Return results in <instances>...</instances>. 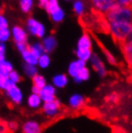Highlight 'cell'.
Wrapping results in <instances>:
<instances>
[{"label":"cell","mask_w":132,"mask_h":133,"mask_svg":"<svg viewBox=\"0 0 132 133\" xmlns=\"http://www.w3.org/2000/svg\"><path fill=\"white\" fill-rule=\"evenodd\" d=\"M13 35L15 38V41H17V43H25L26 42V33L23 30L21 27L15 26L13 29Z\"/></svg>","instance_id":"obj_17"},{"label":"cell","mask_w":132,"mask_h":133,"mask_svg":"<svg viewBox=\"0 0 132 133\" xmlns=\"http://www.w3.org/2000/svg\"><path fill=\"white\" fill-rule=\"evenodd\" d=\"M61 109V103L58 99H54L50 102H45L43 106V113L48 117H54L58 115Z\"/></svg>","instance_id":"obj_4"},{"label":"cell","mask_w":132,"mask_h":133,"mask_svg":"<svg viewBox=\"0 0 132 133\" xmlns=\"http://www.w3.org/2000/svg\"><path fill=\"white\" fill-rule=\"evenodd\" d=\"M42 44H43V49H44V52L48 53V52H51V51H53V50L56 48L57 41L53 36H48L43 40Z\"/></svg>","instance_id":"obj_14"},{"label":"cell","mask_w":132,"mask_h":133,"mask_svg":"<svg viewBox=\"0 0 132 133\" xmlns=\"http://www.w3.org/2000/svg\"><path fill=\"white\" fill-rule=\"evenodd\" d=\"M107 100L110 101V102H114V101H116V100H117V96H116V94H111V95H109V96L107 97Z\"/></svg>","instance_id":"obj_36"},{"label":"cell","mask_w":132,"mask_h":133,"mask_svg":"<svg viewBox=\"0 0 132 133\" xmlns=\"http://www.w3.org/2000/svg\"><path fill=\"white\" fill-rule=\"evenodd\" d=\"M85 104V97L81 94H73L69 98V105L72 109H80Z\"/></svg>","instance_id":"obj_11"},{"label":"cell","mask_w":132,"mask_h":133,"mask_svg":"<svg viewBox=\"0 0 132 133\" xmlns=\"http://www.w3.org/2000/svg\"><path fill=\"white\" fill-rule=\"evenodd\" d=\"M0 133H3V132H1V131H0Z\"/></svg>","instance_id":"obj_40"},{"label":"cell","mask_w":132,"mask_h":133,"mask_svg":"<svg viewBox=\"0 0 132 133\" xmlns=\"http://www.w3.org/2000/svg\"><path fill=\"white\" fill-rule=\"evenodd\" d=\"M116 2L121 7H130V4L132 3V1H130V0H119Z\"/></svg>","instance_id":"obj_32"},{"label":"cell","mask_w":132,"mask_h":133,"mask_svg":"<svg viewBox=\"0 0 132 133\" xmlns=\"http://www.w3.org/2000/svg\"><path fill=\"white\" fill-rule=\"evenodd\" d=\"M55 95H56V90L52 85H45L40 92V97L41 99L45 102H50L52 100L56 99L55 98Z\"/></svg>","instance_id":"obj_6"},{"label":"cell","mask_w":132,"mask_h":133,"mask_svg":"<svg viewBox=\"0 0 132 133\" xmlns=\"http://www.w3.org/2000/svg\"><path fill=\"white\" fill-rule=\"evenodd\" d=\"M108 25L112 36L119 42L127 40L132 30V23L130 22H109Z\"/></svg>","instance_id":"obj_2"},{"label":"cell","mask_w":132,"mask_h":133,"mask_svg":"<svg viewBox=\"0 0 132 133\" xmlns=\"http://www.w3.org/2000/svg\"><path fill=\"white\" fill-rule=\"evenodd\" d=\"M0 13H1V8H0Z\"/></svg>","instance_id":"obj_39"},{"label":"cell","mask_w":132,"mask_h":133,"mask_svg":"<svg viewBox=\"0 0 132 133\" xmlns=\"http://www.w3.org/2000/svg\"><path fill=\"white\" fill-rule=\"evenodd\" d=\"M33 6V1L31 0H22L20 1V8L24 13H28Z\"/></svg>","instance_id":"obj_25"},{"label":"cell","mask_w":132,"mask_h":133,"mask_svg":"<svg viewBox=\"0 0 132 133\" xmlns=\"http://www.w3.org/2000/svg\"><path fill=\"white\" fill-rule=\"evenodd\" d=\"M9 35H10V32L8 29H0V41L1 42H5L9 39Z\"/></svg>","instance_id":"obj_29"},{"label":"cell","mask_w":132,"mask_h":133,"mask_svg":"<svg viewBox=\"0 0 132 133\" xmlns=\"http://www.w3.org/2000/svg\"><path fill=\"white\" fill-rule=\"evenodd\" d=\"M8 78H9V80H10L11 82H13L14 84L17 83V82L20 80V77H19V75L17 74V72H16V71H13V70L9 73V76H8Z\"/></svg>","instance_id":"obj_28"},{"label":"cell","mask_w":132,"mask_h":133,"mask_svg":"<svg viewBox=\"0 0 132 133\" xmlns=\"http://www.w3.org/2000/svg\"><path fill=\"white\" fill-rule=\"evenodd\" d=\"M5 90L8 92L9 96L13 99L14 102L19 103L21 101V93H20V90L16 86V84L11 82L10 80H8L6 86H5Z\"/></svg>","instance_id":"obj_7"},{"label":"cell","mask_w":132,"mask_h":133,"mask_svg":"<svg viewBox=\"0 0 132 133\" xmlns=\"http://www.w3.org/2000/svg\"><path fill=\"white\" fill-rule=\"evenodd\" d=\"M52 82L55 87L62 89V88H65L68 85V83H69V78H68V76H67L66 74L59 73V74H56L55 76L53 77Z\"/></svg>","instance_id":"obj_15"},{"label":"cell","mask_w":132,"mask_h":133,"mask_svg":"<svg viewBox=\"0 0 132 133\" xmlns=\"http://www.w3.org/2000/svg\"><path fill=\"white\" fill-rule=\"evenodd\" d=\"M24 70H25V72L29 75V76H35L37 75V69L36 66H32V65H28L26 64L25 65V68H24Z\"/></svg>","instance_id":"obj_27"},{"label":"cell","mask_w":132,"mask_h":133,"mask_svg":"<svg viewBox=\"0 0 132 133\" xmlns=\"http://www.w3.org/2000/svg\"><path fill=\"white\" fill-rule=\"evenodd\" d=\"M41 97L39 95H31L29 97V99H28V104H29V106L31 108H37V107H39L41 105Z\"/></svg>","instance_id":"obj_22"},{"label":"cell","mask_w":132,"mask_h":133,"mask_svg":"<svg viewBox=\"0 0 132 133\" xmlns=\"http://www.w3.org/2000/svg\"><path fill=\"white\" fill-rule=\"evenodd\" d=\"M4 53H5V46L4 44H0V68L2 66L4 63H5V60H4Z\"/></svg>","instance_id":"obj_31"},{"label":"cell","mask_w":132,"mask_h":133,"mask_svg":"<svg viewBox=\"0 0 132 133\" xmlns=\"http://www.w3.org/2000/svg\"><path fill=\"white\" fill-rule=\"evenodd\" d=\"M90 63H91L93 70L96 71V74H98V76H105L106 73H107V69H106L103 61L100 59V57L98 55H96V53H93L92 57L90 59Z\"/></svg>","instance_id":"obj_3"},{"label":"cell","mask_w":132,"mask_h":133,"mask_svg":"<svg viewBox=\"0 0 132 133\" xmlns=\"http://www.w3.org/2000/svg\"><path fill=\"white\" fill-rule=\"evenodd\" d=\"M27 25H28L30 32L33 34V35H35L36 37L42 38L44 35V33H45L44 26L41 22L35 20L34 18H29L28 22H27Z\"/></svg>","instance_id":"obj_5"},{"label":"cell","mask_w":132,"mask_h":133,"mask_svg":"<svg viewBox=\"0 0 132 133\" xmlns=\"http://www.w3.org/2000/svg\"><path fill=\"white\" fill-rule=\"evenodd\" d=\"M72 10L77 16H83L85 11H86V5L84 2L80 1V0L74 1L72 4Z\"/></svg>","instance_id":"obj_19"},{"label":"cell","mask_w":132,"mask_h":133,"mask_svg":"<svg viewBox=\"0 0 132 133\" xmlns=\"http://www.w3.org/2000/svg\"><path fill=\"white\" fill-rule=\"evenodd\" d=\"M22 56L24 58V60L28 65H32V66H35L36 64H38V58L35 57L33 54L30 52L29 50V45L27 46V48L24 51H22Z\"/></svg>","instance_id":"obj_18"},{"label":"cell","mask_w":132,"mask_h":133,"mask_svg":"<svg viewBox=\"0 0 132 133\" xmlns=\"http://www.w3.org/2000/svg\"><path fill=\"white\" fill-rule=\"evenodd\" d=\"M12 65L10 63H8V62H5V63L2 65V66L0 68V73H2L4 75H6L8 76L9 75V73L12 71Z\"/></svg>","instance_id":"obj_26"},{"label":"cell","mask_w":132,"mask_h":133,"mask_svg":"<svg viewBox=\"0 0 132 133\" xmlns=\"http://www.w3.org/2000/svg\"><path fill=\"white\" fill-rule=\"evenodd\" d=\"M105 55L107 56V59H108V61H109L110 63H111V64L115 63V58H114V56H113V55H111L108 51H105Z\"/></svg>","instance_id":"obj_35"},{"label":"cell","mask_w":132,"mask_h":133,"mask_svg":"<svg viewBox=\"0 0 132 133\" xmlns=\"http://www.w3.org/2000/svg\"><path fill=\"white\" fill-rule=\"evenodd\" d=\"M60 5L58 3V1L56 0H48L47 2V5L45 7V11L49 14V16H51L52 14L56 13L57 11L60 10Z\"/></svg>","instance_id":"obj_20"},{"label":"cell","mask_w":132,"mask_h":133,"mask_svg":"<svg viewBox=\"0 0 132 133\" xmlns=\"http://www.w3.org/2000/svg\"><path fill=\"white\" fill-rule=\"evenodd\" d=\"M92 3L93 6L97 11L106 14L112 9V7L116 4V1H113V0H94Z\"/></svg>","instance_id":"obj_8"},{"label":"cell","mask_w":132,"mask_h":133,"mask_svg":"<svg viewBox=\"0 0 132 133\" xmlns=\"http://www.w3.org/2000/svg\"><path fill=\"white\" fill-rule=\"evenodd\" d=\"M8 123V128L10 129L11 132H14L15 130H17V123L16 122H10V123Z\"/></svg>","instance_id":"obj_33"},{"label":"cell","mask_w":132,"mask_h":133,"mask_svg":"<svg viewBox=\"0 0 132 133\" xmlns=\"http://www.w3.org/2000/svg\"><path fill=\"white\" fill-rule=\"evenodd\" d=\"M32 91H33V94H35V95H40L41 90H39L36 87H33V88H32Z\"/></svg>","instance_id":"obj_38"},{"label":"cell","mask_w":132,"mask_h":133,"mask_svg":"<svg viewBox=\"0 0 132 133\" xmlns=\"http://www.w3.org/2000/svg\"><path fill=\"white\" fill-rule=\"evenodd\" d=\"M93 48V40L91 36L88 34H83L80 37L77 43H76V50H92Z\"/></svg>","instance_id":"obj_9"},{"label":"cell","mask_w":132,"mask_h":133,"mask_svg":"<svg viewBox=\"0 0 132 133\" xmlns=\"http://www.w3.org/2000/svg\"><path fill=\"white\" fill-rule=\"evenodd\" d=\"M47 2H48V0H41L40 2H39V6H40L41 8L45 9L46 5H47Z\"/></svg>","instance_id":"obj_37"},{"label":"cell","mask_w":132,"mask_h":133,"mask_svg":"<svg viewBox=\"0 0 132 133\" xmlns=\"http://www.w3.org/2000/svg\"><path fill=\"white\" fill-rule=\"evenodd\" d=\"M7 26H8V23H7V20L5 19V17L0 16V29H6Z\"/></svg>","instance_id":"obj_34"},{"label":"cell","mask_w":132,"mask_h":133,"mask_svg":"<svg viewBox=\"0 0 132 133\" xmlns=\"http://www.w3.org/2000/svg\"><path fill=\"white\" fill-rule=\"evenodd\" d=\"M106 20L109 22H130L132 23V8L121 7L117 2L112 9L105 14Z\"/></svg>","instance_id":"obj_1"},{"label":"cell","mask_w":132,"mask_h":133,"mask_svg":"<svg viewBox=\"0 0 132 133\" xmlns=\"http://www.w3.org/2000/svg\"><path fill=\"white\" fill-rule=\"evenodd\" d=\"M90 77H91V71H90V70L87 66H85L84 69L80 70L79 73L76 75V77L73 78V81L77 84H80L82 83V82L88 81L90 79Z\"/></svg>","instance_id":"obj_16"},{"label":"cell","mask_w":132,"mask_h":133,"mask_svg":"<svg viewBox=\"0 0 132 133\" xmlns=\"http://www.w3.org/2000/svg\"><path fill=\"white\" fill-rule=\"evenodd\" d=\"M8 80H9L8 76L0 73V89H5V86H6Z\"/></svg>","instance_id":"obj_30"},{"label":"cell","mask_w":132,"mask_h":133,"mask_svg":"<svg viewBox=\"0 0 132 133\" xmlns=\"http://www.w3.org/2000/svg\"><path fill=\"white\" fill-rule=\"evenodd\" d=\"M38 64H39V66H40L41 68H43V69L47 68L50 64L49 56L46 53H43V55H41V56L39 57V59H38Z\"/></svg>","instance_id":"obj_23"},{"label":"cell","mask_w":132,"mask_h":133,"mask_svg":"<svg viewBox=\"0 0 132 133\" xmlns=\"http://www.w3.org/2000/svg\"><path fill=\"white\" fill-rule=\"evenodd\" d=\"M85 66H87V63L83 62L81 60L76 59L74 61H71L69 63V66H68V72H69V76H71L72 78L76 77V75L79 73V71L82 69H84Z\"/></svg>","instance_id":"obj_10"},{"label":"cell","mask_w":132,"mask_h":133,"mask_svg":"<svg viewBox=\"0 0 132 133\" xmlns=\"http://www.w3.org/2000/svg\"><path fill=\"white\" fill-rule=\"evenodd\" d=\"M50 17H51V19H52L54 22H61V21L65 18V12H64L62 9H60V10L57 11L56 13L52 14V15L50 16Z\"/></svg>","instance_id":"obj_24"},{"label":"cell","mask_w":132,"mask_h":133,"mask_svg":"<svg viewBox=\"0 0 132 133\" xmlns=\"http://www.w3.org/2000/svg\"><path fill=\"white\" fill-rule=\"evenodd\" d=\"M33 85H34L33 87H36L39 90H42L43 87L46 85L44 77L42 76V75H39V74L35 75L33 77Z\"/></svg>","instance_id":"obj_21"},{"label":"cell","mask_w":132,"mask_h":133,"mask_svg":"<svg viewBox=\"0 0 132 133\" xmlns=\"http://www.w3.org/2000/svg\"><path fill=\"white\" fill-rule=\"evenodd\" d=\"M42 127L37 122L30 121L23 124L22 133H41Z\"/></svg>","instance_id":"obj_13"},{"label":"cell","mask_w":132,"mask_h":133,"mask_svg":"<svg viewBox=\"0 0 132 133\" xmlns=\"http://www.w3.org/2000/svg\"><path fill=\"white\" fill-rule=\"evenodd\" d=\"M122 52L126 58V63L131 68L132 70V40L127 39L122 43Z\"/></svg>","instance_id":"obj_12"}]
</instances>
